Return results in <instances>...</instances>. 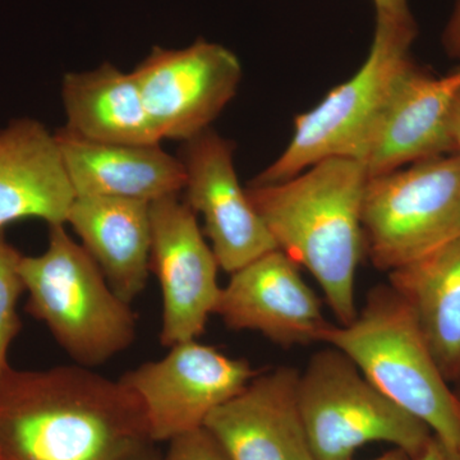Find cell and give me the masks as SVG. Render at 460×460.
<instances>
[{"instance_id": "9", "label": "cell", "mask_w": 460, "mask_h": 460, "mask_svg": "<svg viewBox=\"0 0 460 460\" xmlns=\"http://www.w3.org/2000/svg\"><path fill=\"white\" fill-rule=\"evenodd\" d=\"M160 138L187 142L208 131L237 93L242 66L214 42L155 47L132 71Z\"/></svg>"}, {"instance_id": "5", "label": "cell", "mask_w": 460, "mask_h": 460, "mask_svg": "<svg viewBox=\"0 0 460 460\" xmlns=\"http://www.w3.org/2000/svg\"><path fill=\"white\" fill-rule=\"evenodd\" d=\"M416 35L413 17L376 16L374 41L361 68L296 118L289 145L251 186L286 181L332 157L362 163L395 84L413 65Z\"/></svg>"}, {"instance_id": "6", "label": "cell", "mask_w": 460, "mask_h": 460, "mask_svg": "<svg viewBox=\"0 0 460 460\" xmlns=\"http://www.w3.org/2000/svg\"><path fill=\"white\" fill-rule=\"evenodd\" d=\"M362 229L365 252L387 274L460 238V157H429L368 177Z\"/></svg>"}, {"instance_id": "14", "label": "cell", "mask_w": 460, "mask_h": 460, "mask_svg": "<svg viewBox=\"0 0 460 460\" xmlns=\"http://www.w3.org/2000/svg\"><path fill=\"white\" fill-rule=\"evenodd\" d=\"M460 93V68L432 77L413 65L399 77L362 164L368 177L429 157L454 154L450 117Z\"/></svg>"}, {"instance_id": "10", "label": "cell", "mask_w": 460, "mask_h": 460, "mask_svg": "<svg viewBox=\"0 0 460 460\" xmlns=\"http://www.w3.org/2000/svg\"><path fill=\"white\" fill-rule=\"evenodd\" d=\"M150 272L162 292L160 343L166 348L204 334L222 287L220 266L198 214L178 196L150 204Z\"/></svg>"}, {"instance_id": "7", "label": "cell", "mask_w": 460, "mask_h": 460, "mask_svg": "<svg viewBox=\"0 0 460 460\" xmlns=\"http://www.w3.org/2000/svg\"><path fill=\"white\" fill-rule=\"evenodd\" d=\"M298 401L316 460H352L372 443L394 445L414 458L432 436L422 420L390 401L349 357L330 345L299 372Z\"/></svg>"}, {"instance_id": "12", "label": "cell", "mask_w": 460, "mask_h": 460, "mask_svg": "<svg viewBox=\"0 0 460 460\" xmlns=\"http://www.w3.org/2000/svg\"><path fill=\"white\" fill-rule=\"evenodd\" d=\"M233 330H251L284 348L321 341L330 323L299 266L280 250L230 274L215 314Z\"/></svg>"}, {"instance_id": "3", "label": "cell", "mask_w": 460, "mask_h": 460, "mask_svg": "<svg viewBox=\"0 0 460 460\" xmlns=\"http://www.w3.org/2000/svg\"><path fill=\"white\" fill-rule=\"evenodd\" d=\"M320 343L341 350L390 401L460 450V399L411 308L389 284L372 288L352 323H330Z\"/></svg>"}, {"instance_id": "22", "label": "cell", "mask_w": 460, "mask_h": 460, "mask_svg": "<svg viewBox=\"0 0 460 460\" xmlns=\"http://www.w3.org/2000/svg\"><path fill=\"white\" fill-rule=\"evenodd\" d=\"M413 460H460V450L432 435Z\"/></svg>"}, {"instance_id": "8", "label": "cell", "mask_w": 460, "mask_h": 460, "mask_svg": "<svg viewBox=\"0 0 460 460\" xmlns=\"http://www.w3.org/2000/svg\"><path fill=\"white\" fill-rule=\"evenodd\" d=\"M259 372L246 359L195 339L172 345L163 358L144 363L119 380L140 399L153 443H169L204 428L208 417Z\"/></svg>"}, {"instance_id": "25", "label": "cell", "mask_w": 460, "mask_h": 460, "mask_svg": "<svg viewBox=\"0 0 460 460\" xmlns=\"http://www.w3.org/2000/svg\"><path fill=\"white\" fill-rule=\"evenodd\" d=\"M450 135L454 144V153L460 157V93L454 102L450 117Z\"/></svg>"}, {"instance_id": "17", "label": "cell", "mask_w": 460, "mask_h": 460, "mask_svg": "<svg viewBox=\"0 0 460 460\" xmlns=\"http://www.w3.org/2000/svg\"><path fill=\"white\" fill-rule=\"evenodd\" d=\"M69 224L109 286L132 304L146 288L150 274V204L135 199L78 196Z\"/></svg>"}, {"instance_id": "2", "label": "cell", "mask_w": 460, "mask_h": 460, "mask_svg": "<svg viewBox=\"0 0 460 460\" xmlns=\"http://www.w3.org/2000/svg\"><path fill=\"white\" fill-rule=\"evenodd\" d=\"M367 181L358 160L332 157L286 181L247 189L278 250L313 275L339 325L358 314L354 289L365 253Z\"/></svg>"}, {"instance_id": "23", "label": "cell", "mask_w": 460, "mask_h": 460, "mask_svg": "<svg viewBox=\"0 0 460 460\" xmlns=\"http://www.w3.org/2000/svg\"><path fill=\"white\" fill-rule=\"evenodd\" d=\"M445 50L450 57L460 59V0L456 2L443 35Z\"/></svg>"}, {"instance_id": "1", "label": "cell", "mask_w": 460, "mask_h": 460, "mask_svg": "<svg viewBox=\"0 0 460 460\" xmlns=\"http://www.w3.org/2000/svg\"><path fill=\"white\" fill-rule=\"evenodd\" d=\"M153 443L140 399L84 366L9 368L0 380V460H129Z\"/></svg>"}, {"instance_id": "18", "label": "cell", "mask_w": 460, "mask_h": 460, "mask_svg": "<svg viewBox=\"0 0 460 460\" xmlns=\"http://www.w3.org/2000/svg\"><path fill=\"white\" fill-rule=\"evenodd\" d=\"M62 100L72 135L93 142L159 145L162 142L132 72L104 63L93 71L69 72Z\"/></svg>"}, {"instance_id": "4", "label": "cell", "mask_w": 460, "mask_h": 460, "mask_svg": "<svg viewBox=\"0 0 460 460\" xmlns=\"http://www.w3.org/2000/svg\"><path fill=\"white\" fill-rule=\"evenodd\" d=\"M20 272L29 296L26 313L45 323L77 365L96 367L128 349L137 316L65 224L49 226L41 255L22 256Z\"/></svg>"}, {"instance_id": "19", "label": "cell", "mask_w": 460, "mask_h": 460, "mask_svg": "<svg viewBox=\"0 0 460 460\" xmlns=\"http://www.w3.org/2000/svg\"><path fill=\"white\" fill-rule=\"evenodd\" d=\"M447 381L460 376V238L389 272Z\"/></svg>"}, {"instance_id": "20", "label": "cell", "mask_w": 460, "mask_h": 460, "mask_svg": "<svg viewBox=\"0 0 460 460\" xmlns=\"http://www.w3.org/2000/svg\"><path fill=\"white\" fill-rule=\"evenodd\" d=\"M22 255L0 233V380L11 368L8 353L22 329L18 301L25 293L20 272Z\"/></svg>"}, {"instance_id": "27", "label": "cell", "mask_w": 460, "mask_h": 460, "mask_svg": "<svg viewBox=\"0 0 460 460\" xmlns=\"http://www.w3.org/2000/svg\"><path fill=\"white\" fill-rule=\"evenodd\" d=\"M129 460H162V458H159L156 454H154L153 450L148 447L144 452L137 454V456H133V458Z\"/></svg>"}, {"instance_id": "26", "label": "cell", "mask_w": 460, "mask_h": 460, "mask_svg": "<svg viewBox=\"0 0 460 460\" xmlns=\"http://www.w3.org/2000/svg\"><path fill=\"white\" fill-rule=\"evenodd\" d=\"M372 460H413V458H411L410 454L404 452V450L399 449V447H394V449L384 454V456Z\"/></svg>"}, {"instance_id": "16", "label": "cell", "mask_w": 460, "mask_h": 460, "mask_svg": "<svg viewBox=\"0 0 460 460\" xmlns=\"http://www.w3.org/2000/svg\"><path fill=\"white\" fill-rule=\"evenodd\" d=\"M75 198L56 135L44 124L20 119L0 131V233L23 219L66 224Z\"/></svg>"}, {"instance_id": "15", "label": "cell", "mask_w": 460, "mask_h": 460, "mask_svg": "<svg viewBox=\"0 0 460 460\" xmlns=\"http://www.w3.org/2000/svg\"><path fill=\"white\" fill-rule=\"evenodd\" d=\"M54 135L75 198L98 196L151 204L180 195L186 186L183 163L160 144H102L65 128Z\"/></svg>"}, {"instance_id": "11", "label": "cell", "mask_w": 460, "mask_h": 460, "mask_svg": "<svg viewBox=\"0 0 460 460\" xmlns=\"http://www.w3.org/2000/svg\"><path fill=\"white\" fill-rule=\"evenodd\" d=\"M184 201L204 217V234L224 271H237L278 250L274 239L241 186L234 144L210 129L184 142Z\"/></svg>"}, {"instance_id": "13", "label": "cell", "mask_w": 460, "mask_h": 460, "mask_svg": "<svg viewBox=\"0 0 460 460\" xmlns=\"http://www.w3.org/2000/svg\"><path fill=\"white\" fill-rule=\"evenodd\" d=\"M299 371L259 372L239 394L217 408L204 429L230 460H316L298 401Z\"/></svg>"}, {"instance_id": "21", "label": "cell", "mask_w": 460, "mask_h": 460, "mask_svg": "<svg viewBox=\"0 0 460 460\" xmlns=\"http://www.w3.org/2000/svg\"><path fill=\"white\" fill-rule=\"evenodd\" d=\"M168 444L162 460H230L204 428L178 436Z\"/></svg>"}, {"instance_id": "24", "label": "cell", "mask_w": 460, "mask_h": 460, "mask_svg": "<svg viewBox=\"0 0 460 460\" xmlns=\"http://www.w3.org/2000/svg\"><path fill=\"white\" fill-rule=\"evenodd\" d=\"M376 16L392 18L411 17L407 0H374Z\"/></svg>"}]
</instances>
